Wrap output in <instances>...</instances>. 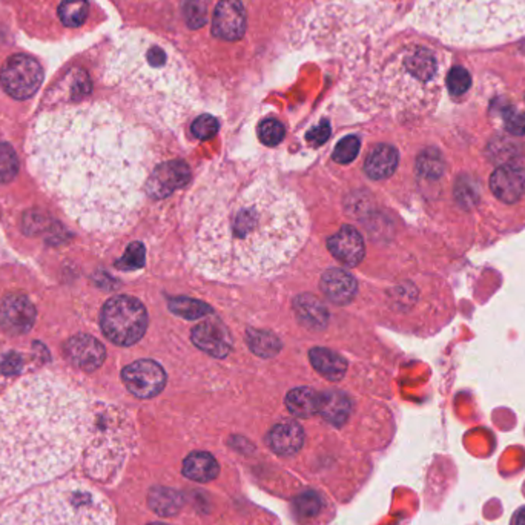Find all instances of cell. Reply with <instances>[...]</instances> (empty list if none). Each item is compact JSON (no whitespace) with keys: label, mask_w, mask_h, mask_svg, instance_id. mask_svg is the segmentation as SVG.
Masks as SVG:
<instances>
[{"label":"cell","mask_w":525,"mask_h":525,"mask_svg":"<svg viewBox=\"0 0 525 525\" xmlns=\"http://www.w3.org/2000/svg\"><path fill=\"white\" fill-rule=\"evenodd\" d=\"M28 161L46 194L91 234H119L140 212L148 138L108 103L43 113L29 132Z\"/></svg>","instance_id":"1"},{"label":"cell","mask_w":525,"mask_h":525,"mask_svg":"<svg viewBox=\"0 0 525 525\" xmlns=\"http://www.w3.org/2000/svg\"><path fill=\"white\" fill-rule=\"evenodd\" d=\"M191 266L215 280H255L280 272L308 237V215L294 191L268 169L217 163L183 205Z\"/></svg>","instance_id":"2"},{"label":"cell","mask_w":525,"mask_h":525,"mask_svg":"<svg viewBox=\"0 0 525 525\" xmlns=\"http://www.w3.org/2000/svg\"><path fill=\"white\" fill-rule=\"evenodd\" d=\"M103 401L67 378H23L0 396V498L54 480L81 458Z\"/></svg>","instance_id":"3"},{"label":"cell","mask_w":525,"mask_h":525,"mask_svg":"<svg viewBox=\"0 0 525 525\" xmlns=\"http://www.w3.org/2000/svg\"><path fill=\"white\" fill-rule=\"evenodd\" d=\"M106 81L159 126H176L194 108L197 86L186 63L157 35L129 31L109 59Z\"/></svg>","instance_id":"4"},{"label":"cell","mask_w":525,"mask_h":525,"mask_svg":"<svg viewBox=\"0 0 525 525\" xmlns=\"http://www.w3.org/2000/svg\"><path fill=\"white\" fill-rule=\"evenodd\" d=\"M447 63L434 46L404 42L365 73L355 90L357 103L395 119L427 114L440 100Z\"/></svg>","instance_id":"5"},{"label":"cell","mask_w":525,"mask_h":525,"mask_svg":"<svg viewBox=\"0 0 525 525\" xmlns=\"http://www.w3.org/2000/svg\"><path fill=\"white\" fill-rule=\"evenodd\" d=\"M411 19L451 45H499L525 35V0H417Z\"/></svg>","instance_id":"6"},{"label":"cell","mask_w":525,"mask_h":525,"mask_svg":"<svg viewBox=\"0 0 525 525\" xmlns=\"http://www.w3.org/2000/svg\"><path fill=\"white\" fill-rule=\"evenodd\" d=\"M0 525H115L114 510L83 481H63L33 491L0 514Z\"/></svg>","instance_id":"7"},{"label":"cell","mask_w":525,"mask_h":525,"mask_svg":"<svg viewBox=\"0 0 525 525\" xmlns=\"http://www.w3.org/2000/svg\"><path fill=\"white\" fill-rule=\"evenodd\" d=\"M136 444V430L128 411L103 401L85 453L86 470L106 482L123 467Z\"/></svg>","instance_id":"8"},{"label":"cell","mask_w":525,"mask_h":525,"mask_svg":"<svg viewBox=\"0 0 525 525\" xmlns=\"http://www.w3.org/2000/svg\"><path fill=\"white\" fill-rule=\"evenodd\" d=\"M100 325L109 341L117 346H132L146 332L148 312L137 298L119 295L103 306Z\"/></svg>","instance_id":"9"},{"label":"cell","mask_w":525,"mask_h":525,"mask_svg":"<svg viewBox=\"0 0 525 525\" xmlns=\"http://www.w3.org/2000/svg\"><path fill=\"white\" fill-rule=\"evenodd\" d=\"M43 82V68L37 59L29 54H14L0 71V83L8 96L16 100L33 98Z\"/></svg>","instance_id":"10"},{"label":"cell","mask_w":525,"mask_h":525,"mask_svg":"<svg viewBox=\"0 0 525 525\" xmlns=\"http://www.w3.org/2000/svg\"><path fill=\"white\" fill-rule=\"evenodd\" d=\"M121 380L126 388L134 396L148 400L163 390L166 373L159 363L153 360H140L126 365L121 372Z\"/></svg>","instance_id":"11"},{"label":"cell","mask_w":525,"mask_h":525,"mask_svg":"<svg viewBox=\"0 0 525 525\" xmlns=\"http://www.w3.org/2000/svg\"><path fill=\"white\" fill-rule=\"evenodd\" d=\"M35 308L22 294L6 295L0 303V327L12 335H22L33 329Z\"/></svg>","instance_id":"12"},{"label":"cell","mask_w":525,"mask_h":525,"mask_svg":"<svg viewBox=\"0 0 525 525\" xmlns=\"http://www.w3.org/2000/svg\"><path fill=\"white\" fill-rule=\"evenodd\" d=\"M246 31L245 6L240 0L218 2L212 19V35L224 42H237Z\"/></svg>","instance_id":"13"},{"label":"cell","mask_w":525,"mask_h":525,"mask_svg":"<svg viewBox=\"0 0 525 525\" xmlns=\"http://www.w3.org/2000/svg\"><path fill=\"white\" fill-rule=\"evenodd\" d=\"M189 166L182 161H171L155 166L146 183V194L154 199H165L176 189L183 188L189 182Z\"/></svg>","instance_id":"14"},{"label":"cell","mask_w":525,"mask_h":525,"mask_svg":"<svg viewBox=\"0 0 525 525\" xmlns=\"http://www.w3.org/2000/svg\"><path fill=\"white\" fill-rule=\"evenodd\" d=\"M491 194L505 205H514L525 195V168L503 165L497 168L489 180Z\"/></svg>","instance_id":"15"},{"label":"cell","mask_w":525,"mask_h":525,"mask_svg":"<svg viewBox=\"0 0 525 525\" xmlns=\"http://www.w3.org/2000/svg\"><path fill=\"white\" fill-rule=\"evenodd\" d=\"M65 354L73 364L85 372L98 371L106 358V350L98 340L91 335H75L65 344Z\"/></svg>","instance_id":"16"},{"label":"cell","mask_w":525,"mask_h":525,"mask_svg":"<svg viewBox=\"0 0 525 525\" xmlns=\"http://www.w3.org/2000/svg\"><path fill=\"white\" fill-rule=\"evenodd\" d=\"M192 341L206 354L223 358L231 352L229 332L220 321L208 320L194 327Z\"/></svg>","instance_id":"17"},{"label":"cell","mask_w":525,"mask_h":525,"mask_svg":"<svg viewBox=\"0 0 525 525\" xmlns=\"http://www.w3.org/2000/svg\"><path fill=\"white\" fill-rule=\"evenodd\" d=\"M327 247L333 257L350 268L357 266L364 258V241L360 232L352 226H343L337 234L332 235L327 241Z\"/></svg>","instance_id":"18"},{"label":"cell","mask_w":525,"mask_h":525,"mask_svg":"<svg viewBox=\"0 0 525 525\" xmlns=\"http://www.w3.org/2000/svg\"><path fill=\"white\" fill-rule=\"evenodd\" d=\"M268 444L277 455L292 457L302 451L304 444V430L295 421L277 424L268 435Z\"/></svg>","instance_id":"19"},{"label":"cell","mask_w":525,"mask_h":525,"mask_svg":"<svg viewBox=\"0 0 525 525\" xmlns=\"http://www.w3.org/2000/svg\"><path fill=\"white\" fill-rule=\"evenodd\" d=\"M321 291L337 304H348L357 294V281L343 269H329L321 277Z\"/></svg>","instance_id":"20"},{"label":"cell","mask_w":525,"mask_h":525,"mask_svg":"<svg viewBox=\"0 0 525 525\" xmlns=\"http://www.w3.org/2000/svg\"><path fill=\"white\" fill-rule=\"evenodd\" d=\"M400 155L390 145H377L365 159V174L373 180L390 177L398 166Z\"/></svg>","instance_id":"21"},{"label":"cell","mask_w":525,"mask_h":525,"mask_svg":"<svg viewBox=\"0 0 525 525\" xmlns=\"http://www.w3.org/2000/svg\"><path fill=\"white\" fill-rule=\"evenodd\" d=\"M220 474L217 459L208 451H192L183 461V474L195 482H211Z\"/></svg>","instance_id":"22"},{"label":"cell","mask_w":525,"mask_h":525,"mask_svg":"<svg viewBox=\"0 0 525 525\" xmlns=\"http://www.w3.org/2000/svg\"><path fill=\"white\" fill-rule=\"evenodd\" d=\"M310 363L315 371L327 378L329 381H340L348 371V363L341 355L331 349L315 348L310 350Z\"/></svg>","instance_id":"23"},{"label":"cell","mask_w":525,"mask_h":525,"mask_svg":"<svg viewBox=\"0 0 525 525\" xmlns=\"http://www.w3.org/2000/svg\"><path fill=\"white\" fill-rule=\"evenodd\" d=\"M350 400L348 395L338 390H331L325 392V395H320V409L318 413L325 418L327 423L333 424V426H343L348 421L349 415H350Z\"/></svg>","instance_id":"24"},{"label":"cell","mask_w":525,"mask_h":525,"mask_svg":"<svg viewBox=\"0 0 525 525\" xmlns=\"http://www.w3.org/2000/svg\"><path fill=\"white\" fill-rule=\"evenodd\" d=\"M286 405L292 415L300 418H309L318 413L320 409V395L314 388H292L286 396Z\"/></svg>","instance_id":"25"},{"label":"cell","mask_w":525,"mask_h":525,"mask_svg":"<svg viewBox=\"0 0 525 525\" xmlns=\"http://www.w3.org/2000/svg\"><path fill=\"white\" fill-rule=\"evenodd\" d=\"M295 310H297L298 320L303 321L304 325L312 329H323L327 323V312L320 303L318 298L312 295H302L295 300Z\"/></svg>","instance_id":"26"},{"label":"cell","mask_w":525,"mask_h":525,"mask_svg":"<svg viewBox=\"0 0 525 525\" xmlns=\"http://www.w3.org/2000/svg\"><path fill=\"white\" fill-rule=\"evenodd\" d=\"M91 6L88 0H62L59 5V19L68 28H79L88 20Z\"/></svg>","instance_id":"27"},{"label":"cell","mask_w":525,"mask_h":525,"mask_svg":"<svg viewBox=\"0 0 525 525\" xmlns=\"http://www.w3.org/2000/svg\"><path fill=\"white\" fill-rule=\"evenodd\" d=\"M182 495L172 489H154L149 493V505L163 516H172L182 507Z\"/></svg>","instance_id":"28"},{"label":"cell","mask_w":525,"mask_h":525,"mask_svg":"<svg viewBox=\"0 0 525 525\" xmlns=\"http://www.w3.org/2000/svg\"><path fill=\"white\" fill-rule=\"evenodd\" d=\"M247 343L255 354L264 357V358L275 357L281 350L280 340L270 332L251 329V331H247Z\"/></svg>","instance_id":"29"},{"label":"cell","mask_w":525,"mask_h":525,"mask_svg":"<svg viewBox=\"0 0 525 525\" xmlns=\"http://www.w3.org/2000/svg\"><path fill=\"white\" fill-rule=\"evenodd\" d=\"M169 309L174 314L183 317L186 320H197V318H201V317L209 315L212 312V309L208 304L192 300V298L184 297L171 300Z\"/></svg>","instance_id":"30"},{"label":"cell","mask_w":525,"mask_h":525,"mask_svg":"<svg viewBox=\"0 0 525 525\" xmlns=\"http://www.w3.org/2000/svg\"><path fill=\"white\" fill-rule=\"evenodd\" d=\"M19 159L8 143H0V183H10L18 176Z\"/></svg>","instance_id":"31"},{"label":"cell","mask_w":525,"mask_h":525,"mask_svg":"<svg viewBox=\"0 0 525 525\" xmlns=\"http://www.w3.org/2000/svg\"><path fill=\"white\" fill-rule=\"evenodd\" d=\"M183 16L192 29L200 28L208 20V0H183Z\"/></svg>","instance_id":"32"},{"label":"cell","mask_w":525,"mask_h":525,"mask_svg":"<svg viewBox=\"0 0 525 525\" xmlns=\"http://www.w3.org/2000/svg\"><path fill=\"white\" fill-rule=\"evenodd\" d=\"M451 98H461L472 86V75L464 67H453L445 79Z\"/></svg>","instance_id":"33"},{"label":"cell","mask_w":525,"mask_h":525,"mask_svg":"<svg viewBox=\"0 0 525 525\" xmlns=\"http://www.w3.org/2000/svg\"><path fill=\"white\" fill-rule=\"evenodd\" d=\"M361 142L357 136H349L343 140L338 142L333 151V161L341 163V165H348L357 159V155L360 153Z\"/></svg>","instance_id":"34"},{"label":"cell","mask_w":525,"mask_h":525,"mask_svg":"<svg viewBox=\"0 0 525 525\" xmlns=\"http://www.w3.org/2000/svg\"><path fill=\"white\" fill-rule=\"evenodd\" d=\"M294 507H295L300 516L312 518L315 514H318V512L321 510V498L315 491H303V493H300L295 498Z\"/></svg>","instance_id":"35"},{"label":"cell","mask_w":525,"mask_h":525,"mask_svg":"<svg viewBox=\"0 0 525 525\" xmlns=\"http://www.w3.org/2000/svg\"><path fill=\"white\" fill-rule=\"evenodd\" d=\"M286 129L283 123L275 119H268V121H262L260 128H258V136L266 146H275L281 143V140L285 138Z\"/></svg>","instance_id":"36"},{"label":"cell","mask_w":525,"mask_h":525,"mask_svg":"<svg viewBox=\"0 0 525 525\" xmlns=\"http://www.w3.org/2000/svg\"><path fill=\"white\" fill-rule=\"evenodd\" d=\"M218 131V121L215 117H212V115H200V117H197L194 121H192V125H191V132H192V136L195 138H199V140H208V138H212Z\"/></svg>","instance_id":"37"},{"label":"cell","mask_w":525,"mask_h":525,"mask_svg":"<svg viewBox=\"0 0 525 525\" xmlns=\"http://www.w3.org/2000/svg\"><path fill=\"white\" fill-rule=\"evenodd\" d=\"M145 262V249L140 243H132L125 255L119 262V268L121 269H138Z\"/></svg>","instance_id":"38"},{"label":"cell","mask_w":525,"mask_h":525,"mask_svg":"<svg viewBox=\"0 0 525 525\" xmlns=\"http://www.w3.org/2000/svg\"><path fill=\"white\" fill-rule=\"evenodd\" d=\"M331 125L329 121H321L318 125L314 126L310 131L308 132L309 142L315 145V146H320L323 143L327 142V138L331 137Z\"/></svg>","instance_id":"39"},{"label":"cell","mask_w":525,"mask_h":525,"mask_svg":"<svg viewBox=\"0 0 525 525\" xmlns=\"http://www.w3.org/2000/svg\"><path fill=\"white\" fill-rule=\"evenodd\" d=\"M22 358H20L18 354H14V352L6 355L5 358L0 363V372H2L4 375H14V373H19V372H22Z\"/></svg>","instance_id":"40"},{"label":"cell","mask_w":525,"mask_h":525,"mask_svg":"<svg viewBox=\"0 0 525 525\" xmlns=\"http://www.w3.org/2000/svg\"><path fill=\"white\" fill-rule=\"evenodd\" d=\"M508 131L514 134V136H524L525 134V114L518 113V114L508 115L505 121Z\"/></svg>","instance_id":"41"},{"label":"cell","mask_w":525,"mask_h":525,"mask_svg":"<svg viewBox=\"0 0 525 525\" xmlns=\"http://www.w3.org/2000/svg\"><path fill=\"white\" fill-rule=\"evenodd\" d=\"M516 525H525V508L516 514Z\"/></svg>","instance_id":"42"},{"label":"cell","mask_w":525,"mask_h":525,"mask_svg":"<svg viewBox=\"0 0 525 525\" xmlns=\"http://www.w3.org/2000/svg\"><path fill=\"white\" fill-rule=\"evenodd\" d=\"M149 525H166V524H161V522H154V524H149Z\"/></svg>","instance_id":"43"}]
</instances>
